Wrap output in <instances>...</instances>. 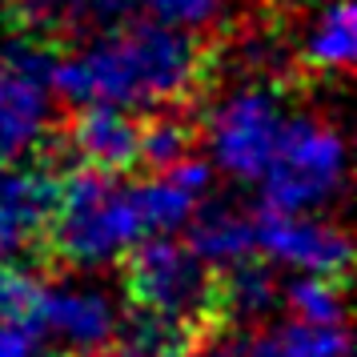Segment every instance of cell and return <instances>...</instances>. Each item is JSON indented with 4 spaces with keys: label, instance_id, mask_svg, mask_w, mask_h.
<instances>
[{
    "label": "cell",
    "instance_id": "obj_1",
    "mask_svg": "<svg viewBox=\"0 0 357 357\" xmlns=\"http://www.w3.org/2000/svg\"><path fill=\"white\" fill-rule=\"evenodd\" d=\"M221 65L225 36L217 29H181L132 13L56 49L52 89L68 105H116L129 113L205 109Z\"/></svg>",
    "mask_w": 357,
    "mask_h": 357
},
{
    "label": "cell",
    "instance_id": "obj_2",
    "mask_svg": "<svg viewBox=\"0 0 357 357\" xmlns=\"http://www.w3.org/2000/svg\"><path fill=\"white\" fill-rule=\"evenodd\" d=\"M116 257H121V285L132 313L193 325L213 341L229 329L233 317L221 289V265L201 261L185 241L141 237Z\"/></svg>",
    "mask_w": 357,
    "mask_h": 357
},
{
    "label": "cell",
    "instance_id": "obj_3",
    "mask_svg": "<svg viewBox=\"0 0 357 357\" xmlns=\"http://www.w3.org/2000/svg\"><path fill=\"white\" fill-rule=\"evenodd\" d=\"M56 45L49 36L13 29L0 40V169L45 153L56 129L52 89Z\"/></svg>",
    "mask_w": 357,
    "mask_h": 357
},
{
    "label": "cell",
    "instance_id": "obj_4",
    "mask_svg": "<svg viewBox=\"0 0 357 357\" xmlns=\"http://www.w3.org/2000/svg\"><path fill=\"white\" fill-rule=\"evenodd\" d=\"M345 181V141L321 116H285L277 149L265 173V205L285 213H305L321 205Z\"/></svg>",
    "mask_w": 357,
    "mask_h": 357
},
{
    "label": "cell",
    "instance_id": "obj_5",
    "mask_svg": "<svg viewBox=\"0 0 357 357\" xmlns=\"http://www.w3.org/2000/svg\"><path fill=\"white\" fill-rule=\"evenodd\" d=\"M285 125L281 84L257 81L233 89L221 105L201 113V137L209 141L217 165L237 181H261Z\"/></svg>",
    "mask_w": 357,
    "mask_h": 357
},
{
    "label": "cell",
    "instance_id": "obj_6",
    "mask_svg": "<svg viewBox=\"0 0 357 357\" xmlns=\"http://www.w3.org/2000/svg\"><path fill=\"white\" fill-rule=\"evenodd\" d=\"M49 149L65 165L132 177L141 173V116L116 105H73L56 116Z\"/></svg>",
    "mask_w": 357,
    "mask_h": 357
},
{
    "label": "cell",
    "instance_id": "obj_7",
    "mask_svg": "<svg viewBox=\"0 0 357 357\" xmlns=\"http://www.w3.org/2000/svg\"><path fill=\"white\" fill-rule=\"evenodd\" d=\"M253 225H257V249H265L269 257L285 261V265H297L305 273L349 281L354 245H349L341 225L313 221L305 213L269 209V205H261L253 213Z\"/></svg>",
    "mask_w": 357,
    "mask_h": 357
},
{
    "label": "cell",
    "instance_id": "obj_8",
    "mask_svg": "<svg viewBox=\"0 0 357 357\" xmlns=\"http://www.w3.org/2000/svg\"><path fill=\"white\" fill-rule=\"evenodd\" d=\"M36 325L45 337H56L65 345V354L77 357H100L121 329L116 309L109 305L105 293L52 289V285H45L36 301Z\"/></svg>",
    "mask_w": 357,
    "mask_h": 357
},
{
    "label": "cell",
    "instance_id": "obj_9",
    "mask_svg": "<svg viewBox=\"0 0 357 357\" xmlns=\"http://www.w3.org/2000/svg\"><path fill=\"white\" fill-rule=\"evenodd\" d=\"M354 0H325V4H317L305 33L297 36L293 65L301 77H313V81L345 77L354 68Z\"/></svg>",
    "mask_w": 357,
    "mask_h": 357
},
{
    "label": "cell",
    "instance_id": "obj_10",
    "mask_svg": "<svg viewBox=\"0 0 357 357\" xmlns=\"http://www.w3.org/2000/svg\"><path fill=\"white\" fill-rule=\"evenodd\" d=\"M185 245H189L201 261H209V265H229V261L249 257V253H257L253 213L229 209V205H209V209H201L193 217L189 241Z\"/></svg>",
    "mask_w": 357,
    "mask_h": 357
},
{
    "label": "cell",
    "instance_id": "obj_11",
    "mask_svg": "<svg viewBox=\"0 0 357 357\" xmlns=\"http://www.w3.org/2000/svg\"><path fill=\"white\" fill-rule=\"evenodd\" d=\"M345 293L349 281L309 273L289 285V309L305 325H345Z\"/></svg>",
    "mask_w": 357,
    "mask_h": 357
},
{
    "label": "cell",
    "instance_id": "obj_12",
    "mask_svg": "<svg viewBox=\"0 0 357 357\" xmlns=\"http://www.w3.org/2000/svg\"><path fill=\"white\" fill-rule=\"evenodd\" d=\"M45 273L40 265H24L17 257H0V321H20L36 317V301L45 293Z\"/></svg>",
    "mask_w": 357,
    "mask_h": 357
},
{
    "label": "cell",
    "instance_id": "obj_13",
    "mask_svg": "<svg viewBox=\"0 0 357 357\" xmlns=\"http://www.w3.org/2000/svg\"><path fill=\"white\" fill-rule=\"evenodd\" d=\"M132 8L141 4V13L165 24H181V29H213L221 20V4L225 0H129Z\"/></svg>",
    "mask_w": 357,
    "mask_h": 357
},
{
    "label": "cell",
    "instance_id": "obj_14",
    "mask_svg": "<svg viewBox=\"0 0 357 357\" xmlns=\"http://www.w3.org/2000/svg\"><path fill=\"white\" fill-rule=\"evenodd\" d=\"M40 325L36 317H20V321H0V357H40Z\"/></svg>",
    "mask_w": 357,
    "mask_h": 357
},
{
    "label": "cell",
    "instance_id": "obj_15",
    "mask_svg": "<svg viewBox=\"0 0 357 357\" xmlns=\"http://www.w3.org/2000/svg\"><path fill=\"white\" fill-rule=\"evenodd\" d=\"M56 357H77V354H56Z\"/></svg>",
    "mask_w": 357,
    "mask_h": 357
},
{
    "label": "cell",
    "instance_id": "obj_16",
    "mask_svg": "<svg viewBox=\"0 0 357 357\" xmlns=\"http://www.w3.org/2000/svg\"><path fill=\"white\" fill-rule=\"evenodd\" d=\"M269 4H285V0H269Z\"/></svg>",
    "mask_w": 357,
    "mask_h": 357
}]
</instances>
